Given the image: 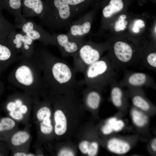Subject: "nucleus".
I'll list each match as a JSON object with an SVG mask.
<instances>
[{"label": "nucleus", "mask_w": 156, "mask_h": 156, "mask_svg": "<svg viewBox=\"0 0 156 156\" xmlns=\"http://www.w3.org/2000/svg\"><path fill=\"white\" fill-rule=\"evenodd\" d=\"M69 5L75 17L86 12L93 0H65Z\"/></svg>", "instance_id": "17"}, {"label": "nucleus", "mask_w": 156, "mask_h": 156, "mask_svg": "<svg viewBox=\"0 0 156 156\" xmlns=\"http://www.w3.org/2000/svg\"><path fill=\"white\" fill-rule=\"evenodd\" d=\"M98 149V144L95 142L89 143L88 154L90 156L95 155L97 153Z\"/></svg>", "instance_id": "30"}, {"label": "nucleus", "mask_w": 156, "mask_h": 156, "mask_svg": "<svg viewBox=\"0 0 156 156\" xmlns=\"http://www.w3.org/2000/svg\"><path fill=\"white\" fill-rule=\"evenodd\" d=\"M87 92L85 98V101L87 105L91 108L97 109L99 105L101 97L96 91L91 89L90 87L87 86Z\"/></svg>", "instance_id": "22"}, {"label": "nucleus", "mask_w": 156, "mask_h": 156, "mask_svg": "<svg viewBox=\"0 0 156 156\" xmlns=\"http://www.w3.org/2000/svg\"><path fill=\"white\" fill-rule=\"evenodd\" d=\"M73 153L70 150L68 149L62 150L58 154V156H74Z\"/></svg>", "instance_id": "37"}, {"label": "nucleus", "mask_w": 156, "mask_h": 156, "mask_svg": "<svg viewBox=\"0 0 156 156\" xmlns=\"http://www.w3.org/2000/svg\"><path fill=\"white\" fill-rule=\"evenodd\" d=\"M13 155L14 156H36V155L31 153L21 151L14 153Z\"/></svg>", "instance_id": "36"}, {"label": "nucleus", "mask_w": 156, "mask_h": 156, "mask_svg": "<svg viewBox=\"0 0 156 156\" xmlns=\"http://www.w3.org/2000/svg\"><path fill=\"white\" fill-rule=\"evenodd\" d=\"M21 58L7 38L0 39V76L10 65Z\"/></svg>", "instance_id": "10"}, {"label": "nucleus", "mask_w": 156, "mask_h": 156, "mask_svg": "<svg viewBox=\"0 0 156 156\" xmlns=\"http://www.w3.org/2000/svg\"><path fill=\"white\" fill-rule=\"evenodd\" d=\"M146 80V76L144 73H137L131 75L129 78V82L134 86L141 85L144 84Z\"/></svg>", "instance_id": "24"}, {"label": "nucleus", "mask_w": 156, "mask_h": 156, "mask_svg": "<svg viewBox=\"0 0 156 156\" xmlns=\"http://www.w3.org/2000/svg\"><path fill=\"white\" fill-rule=\"evenodd\" d=\"M52 34L54 38L56 46L64 57L73 56L86 41L73 40L66 33H53Z\"/></svg>", "instance_id": "11"}, {"label": "nucleus", "mask_w": 156, "mask_h": 156, "mask_svg": "<svg viewBox=\"0 0 156 156\" xmlns=\"http://www.w3.org/2000/svg\"><path fill=\"white\" fill-rule=\"evenodd\" d=\"M156 27H155V33H156Z\"/></svg>", "instance_id": "40"}, {"label": "nucleus", "mask_w": 156, "mask_h": 156, "mask_svg": "<svg viewBox=\"0 0 156 156\" xmlns=\"http://www.w3.org/2000/svg\"><path fill=\"white\" fill-rule=\"evenodd\" d=\"M116 119L115 118L109 119L102 129V132L105 135L111 133L113 130V126L114 122Z\"/></svg>", "instance_id": "29"}, {"label": "nucleus", "mask_w": 156, "mask_h": 156, "mask_svg": "<svg viewBox=\"0 0 156 156\" xmlns=\"http://www.w3.org/2000/svg\"><path fill=\"white\" fill-rule=\"evenodd\" d=\"M133 102L135 105L144 110L147 111L149 109L150 106L148 103L139 96L134 97Z\"/></svg>", "instance_id": "26"}, {"label": "nucleus", "mask_w": 156, "mask_h": 156, "mask_svg": "<svg viewBox=\"0 0 156 156\" xmlns=\"http://www.w3.org/2000/svg\"><path fill=\"white\" fill-rule=\"evenodd\" d=\"M22 14L25 18L36 16L41 19L45 9V1L43 0H23Z\"/></svg>", "instance_id": "13"}, {"label": "nucleus", "mask_w": 156, "mask_h": 156, "mask_svg": "<svg viewBox=\"0 0 156 156\" xmlns=\"http://www.w3.org/2000/svg\"><path fill=\"white\" fill-rule=\"evenodd\" d=\"M89 143L87 141L81 142L79 145V148L81 151L83 153H88Z\"/></svg>", "instance_id": "35"}, {"label": "nucleus", "mask_w": 156, "mask_h": 156, "mask_svg": "<svg viewBox=\"0 0 156 156\" xmlns=\"http://www.w3.org/2000/svg\"><path fill=\"white\" fill-rule=\"evenodd\" d=\"M151 147L152 150L154 151H156V139L155 138L152 141Z\"/></svg>", "instance_id": "39"}, {"label": "nucleus", "mask_w": 156, "mask_h": 156, "mask_svg": "<svg viewBox=\"0 0 156 156\" xmlns=\"http://www.w3.org/2000/svg\"><path fill=\"white\" fill-rule=\"evenodd\" d=\"M147 60L148 63L151 66L156 67V53H152L148 56Z\"/></svg>", "instance_id": "33"}, {"label": "nucleus", "mask_w": 156, "mask_h": 156, "mask_svg": "<svg viewBox=\"0 0 156 156\" xmlns=\"http://www.w3.org/2000/svg\"><path fill=\"white\" fill-rule=\"evenodd\" d=\"M23 0H0V8L5 10L12 14L15 18V24L23 22L26 18L22 14Z\"/></svg>", "instance_id": "14"}, {"label": "nucleus", "mask_w": 156, "mask_h": 156, "mask_svg": "<svg viewBox=\"0 0 156 156\" xmlns=\"http://www.w3.org/2000/svg\"><path fill=\"white\" fill-rule=\"evenodd\" d=\"M123 7V4L122 0H111L109 5L103 8V16L105 18H109L120 11Z\"/></svg>", "instance_id": "21"}, {"label": "nucleus", "mask_w": 156, "mask_h": 156, "mask_svg": "<svg viewBox=\"0 0 156 156\" xmlns=\"http://www.w3.org/2000/svg\"><path fill=\"white\" fill-rule=\"evenodd\" d=\"M124 125V123L122 120H116L114 124L113 130L116 131H119L123 128Z\"/></svg>", "instance_id": "34"}, {"label": "nucleus", "mask_w": 156, "mask_h": 156, "mask_svg": "<svg viewBox=\"0 0 156 156\" xmlns=\"http://www.w3.org/2000/svg\"><path fill=\"white\" fill-rule=\"evenodd\" d=\"M145 25L143 21L138 19L135 21L133 28V31L135 33H138L140 31V28L144 27Z\"/></svg>", "instance_id": "31"}, {"label": "nucleus", "mask_w": 156, "mask_h": 156, "mask_svg": "<svg viewBox=\"0 0 156 156\" xmlns=\"http://www.w3.org/2000/svg\"><path fill=\"white\" fill-rule=\"evenodd\" d=\"M132 118L135 124L137 126L142 127L146 124V118L142 114L137 110H134L132 112Z\"/></svg>", "instance_id": "27"}, {"label": "nucleus", "mask_w": 156, "mask_h": 156, "mask_svg": "<svg viewBox=\"0 0 156 156\" xmlns=\"http://www.w3.org/2000/svg\"><path fill=\"white\" fill-rule=\"evenodd\" d=\"M4 90V84L3 82L0 79V97Z\"/></svg>", "instance_id": "38"}, {"label": "nucleus", "mask_w": 156, "mask_h": 156, "mask_svg": "<svg viewBox=\"0 0 156 156\" xmlns=\"http://www.w3.org/2000/svg\"><path fill=\"white\" fill-rule=\"evenodd\" d=\"M46 6L40 23L55 31L68 28L75 18L65 0H46Z\"/></svg>", "instance_id": "3"}, {"label": "nucleus", "mask_w": 156, "mask_h": 156, "mask_svg": "<svg viewBox=\"0 0 156 156\" xmlns=\"http://www.w3.org/2000/svg\"><path fill=\"white\" fill-rule=\"evenodd\" d=\"M8 148L6 143L0 140V156L7 155Z\"/></svg>", "instance_id": "32"}, {"label": "nucleus", "mask_w": 156, "mask_h": 156, "mask_svg": "<svg viewBox=\"0 0 156 156\" xmlns=\"http://www.w3.org/2000/svg\"><path fill=\"white\" fill-rule=\"evenodd\" d=\"M54 118L55 133L58 135L64 134L66 131L67 121L64 113L60 110H56L54 113Z\"/></svg>", "instance_id": "19"}, {"label": "nucleus", "mask_w": 156, "mask_h": 156, "mask_svg": "<svg viewBox=\"0 0 156 156\" xmlns=\"http://www.w3.org/2000/svg\"><path fill=\"white\" fill-rule=\"evenodd\" d=\"M0 8V39L7 38L10 32L16 29L15 25L10 22L3 16Z\"/></svg>", "instance_id": "23"}, {"label": "nucleus", "mask_w": 156, "mask_h": 156, "mask_svg": "<svg viewBox=\"0 0 156 156\" xmlns=\"http://www.w3.org/2000/svg\"><path fill=\"white\" fill-rule=\"evenodd\" d=\"M114 50L117 58L122 62H128L132 58V49L130 46L125 42H116L114 45Z\"/></svg>", "instance_id": "16"}, {"label": "nucleus", "mask_w": 156, "mask_h": 156, "mask_svg": "<svg viewBox=\"0 0 156 156\" xmlns=\"http://www.w3.org/2000/svg\"><path fill=\"white\" fill-rule=\"evenodd\" d=\"M19 61L9 74L8 81L28 94L34 101L38 100L46 90L42 66L35 49L31 56L22 57Z\"/></svg>", "instance_id": "2"}, {"label": "nucleus", "mask_w": 156, "mask_h": 156, "mask_svg": "<svg viewBox=\"0 0 156 156\" xmlns=\"http://www.w3.org/2000/svg\"><path fill=\"white\" fill-rule=\"evenodd\" d=\"M45 103L40 102L39 100L34 101L36 111L35 119L38 124L39 129L44 134L51 133L53 127L51 119V112L50 108L45 105Z\"/></svg>", "instance_id": "12"}, {"label": "nucleus", "mask_w": 156, "mask_h": 156, "mask_svg": "<svg viewBox=\"0 0 156 156\" xmlns=\"http://www.w3.org/2000/svg\"><path fill=\"white\" fill-rule=\"evenodd\" d=\"M35 50L42 66L46 91L52 93L69 92L81 86L73 68L66 61L55 56L45 47Z\"/></svg>", "instance_id": "1"}, {"label": "nucleus", "mask_w": 156, "mask_h": 156, "mask_svg": "<svg viewBox=\"0 0 156 156\" xmlns=\"http://www.w3.org/2000/svg\"><path fill=\"white\" fill-rule=\"evenodd\" d=\"M33 104L32 98L23 91L16 92L8 96L3 107L9 117L15 121L20 122L26 120V118L23 115L31 109Z\"/></svg>", "instance_id": "4"}, {"label": "nucleus", "mask_w": 156, "mask_h": 156, "mask_svg": "<svg viewBox=\"0 0 156 156\" xmlns=\"http://www.w3.org/2000/svg\"><path fill=\"white\" fill-rule=\"evenodd\" d=\"M112 100L114 105L117 107H120L122 103V92L119 88L115 87L112 90L111 93Z\"/></svg>", "instance_id": "25"}, {"label": "nucleus", "mask_w": 156, "mask_h": 156, "mask_svg": "<svg viewBox=\"0 0 156 156\" xmlns=\"http://www.w3.org/2000/svg\"><path fill=\"white\" fill-rule=\"evenodd\" d=\"M7 38L22 58L30 56L35 51L34 41L24 34L17 32L16 29L10 32Z\"/></svg>", "instance_id": "9"}, {"label": "nucleus", "mask_w": 156, "mask_h": 156, "mask_svg": "<svg viewBox=\"0 0 156 156\" xmlns=\"http://www.w3.org/2000/svg\"><path fill=\"white\" fill-rule=\"evenodd\" d=\"M92 15L91 12H87L71 23L66 33L71 39L85 40L91 29Z\"/></svg>", "instance_id": "8"}, {"label": "nucleus", "mask_w": 156, "mask_h": 156, "mask_svg": "<svg viewBox=\"0 0 156 156\" xmlns=\"http://www.w3.org/2000/svg\"><path fill=\"white\" fill-rule=\"evenodd\" d=\"M101 55L100 49L97 46L90 41H85L72 57L75 72L83 74L89 66L100 59Z\"/></svg>", "instance_id": "6"}, {"label": "nucleus", "mask_w": 156, "mask_h": 156, "mask_svg": "<svg viewBox=\"0 0 156 156\" xmlns=\"http://www.w3.org/2000/svg\"><path fill=\"white\" fill-rule=\"evenodd\" d=\"M14 25L16 29H21V33L34 41L38 40L44 45L56 46L53 35L46 31L41 25L36 23L33 19L26 18L22 23Z\"/></svg>", "instance_id": "7"}, {"label": "nucleus", "mask_w": 156, "mask_h": 156, "mask_svg": "<svg viewBox=\"0 0 156 156\" xmlns=\"http://www.w3.org/2000/svg\"><path fill=\"white\" fill-rule=\"evenodd\" d=\"M31 138L29 133L25 130H19L11 134L4 141L9 148H19L28 143Z\"/></svg>", "instance_id": "15"}, {"label": "nucleus", "mask_w": 156, "mask_h": 156, "mask_svg": "<svg viewBox=\"0 0 156 156\" xmlns=\"http://www.w3.org/2000/svg\"><path fill=\"white\" fill-rule=\"evenodd\" d=\"M108 69L107 61L104 59H99L86 68L80 84L94 88L102 87L107 81Z\"/></svg>", "instance_id": "5"}, {"label": "nucleus", "mask_w": 156, "mask_h": 156, "mask_svg": "<svg viewBox=\"0 0 156 156\" xmlns=\"http://www.w3.org/2000/svg\"><path fill=\"white\" fill-rule=\"evenodd\" d=\"M16 125V121L12 118L0 116V140L4 141L12 133Z\"/></svg>", "instance_id": "18"}, {"label": "nucleus", "mask_w": 156, "mask_h": 156, "mask_svg": "<svg viewBox=\"0 0 156 156\" xmlns=\"http://www.w3.org/2000/svg\"><path fill=\"white\" fill-rule=\"evenodd\" d=\"M107 147L111 152L119 154H125L130 149L128 143L116 138L111 139L109 141Z\"/></svg>", "instance_id": "20"}, {"label": "nucleus", "mask_w": 156, "mask_h": 156, "mask_svg": "<svg viewBox=\"0 0 156 156\" xmlns=\"http://www.w3.org/2000/svg\"><path fill=\"white\" fill-rule=\"evenodd\" d=\"M127 16L125 15H122L119 17L115 23L114 26V29L116 31L124 30L127 24V22L125 19L126 18Z\"/></svg>", "instance_id": "28"}]
</instances>
